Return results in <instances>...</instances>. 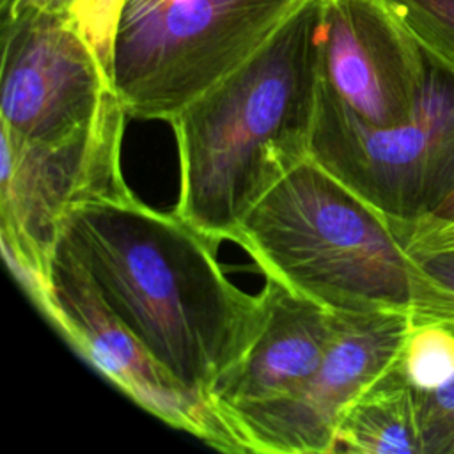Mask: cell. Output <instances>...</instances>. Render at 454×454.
I'll return each mask as SVG.
<instances>
[{"instance_id": "2", "label": "cell", "mask_w": 454, "mask_h": 454, "mask_svg": "<svg viewBox=\"0 0 454 454\" xmlns=\"http://www.w3.org/2000/svg\"><path fill=\"white\" fill-rule=\"evenodd\" d=\"M319 98V5L305 0L241 66L168 122L179 160L176 213L215 241L310 158Z\"/></svg>"}, {"instance_id": "7", "label": "cell", "mask_w": 454, "mask_h": 454, "mask_svg": "<svg viewBox=\"0 0 454 454\" xmlns=\"http://www.w3.org/2000/svg\"><path fill=\"white\" fill-rule=\"evenodd\" d=\"M337 314V330L321 364L294 390L271 401L220 411L238 452H333L335 433L349 404L395 367L411 314Z\"/></svg>"}, {"instance_id": "18", "label": "cell", "mask_w": 454, "mask_h": 454, "mask_svg": "<svg viewBox=\"0 0 454 454\" xmlns=\"http://www.w3.org/2000/svg\"><path fill=\"white\" fill-rule=\"evenodd\" d=\"M422 264L429 273H433L436 278H440L443 284L454 289V254L438 255L424 261Z\"/></svg>"}, {"instance_id": "12", "label": "cell", "mask_w": 454, "mask_h": 454, "mask_svg": "<svg viewBox=\"0 0 454 454\" xmlns=\"http://www.w3.org/2000/svg\"><path fill=\"white\" fill-rule=\"evenodd\" d=\"M333 452L424 454L417 395L395 367L349 404Z\"/></svg>"}, {"instance_id": "17", "label": "cell", "mask_w": 454, "mask_h": 454, "mask_svg": "<svg viewBox=\"0 0 454 454\" xmlns=\"http://www.w3.org/2000/svg\"><path fill=\"white\" fill-rule=\"evenodd\" d=\"M172 2H176V0H124L122 12L119 18V27L140 21L142 18L163 9L165 5L172 4Z\"/></svg>"}, {"instance_id": "8", "label": "cell", "mask_w": 454, "mask_h": 454, "mask_svg": "<svg viewBox=\"0 0 454 454\" xmlns=\"http://www.w3.org/2000/svg\"><path fill=\"white\" fill-rule=\"evenodd\" d=\"M114 89L71 12L16 4L2 16L0 129L59 140L90 122Z\"/></svg>"}, {"instance_id": "14", "label": "cell", "mask_w": 454, "mask_h": 454, "mask_svg": "<svg viewBox=\"0 0 454 454\" xmlns=\"http://www.w3.org/2000/svg\"><path fill=\"white\" fill-rule=\"evenodd\" d=\"M424 55L454 76V0H387Z\"/></svg>"}, {"instance_id": "4", "label": "cell", "mask_w": 454, "mask_h": 454, "mask_svg": "<svg viewBox=\"0 0 454 454\" xmlns=\"http://www.w3.org/2000/svg\"><path fill=\"white\" fill-rule=\"evenodd\" d=\"M305 0H176L117 28L112 85L129 117L170 121L252 57Z\"/></svg>"}, {"instance_id": "11", "label": "cell", "mask_w": 454, "mask_h": 454, "mask_svg": "<svg viewBox=\"0 0 454 454\" xmlns=\"http://www.w3.org/2000/svg\"><path fill=\"white\" fill-rule=\"evenodd\" d=\"M266 323L247 353L209 392V404L229 411L277 399L294 390L321 364L339 314L266 277L261 289Z\"/></svg>"}, {"instance_id": "15", "label": "cell", "mask_w": 454, "mask_h": 454, "mask_svg": "<svg viewBox=\"0 0 454 454\" xmlns=\"http://www.w3.org/2000/svg\"><path fill=\"white\" fill-rule=\"evenodd\" d=\"M392 231L403 248L420 262L454 254V188L436 206Z\"/></svg>"}, {"instance_id": "6", "label": "cell", "mask_w": 454, "mask_h": 454, "mask_svg": "<svg viewBox=\"0 0 454 454\" xmlns=\"http://www.w3.org/2000/svg\"><path fill=\"white\" fill-rule=\"evenodd\" d=\"M427 64L413 115L383 128L356 119L319 82L310 156L390 229L415 220L454 188V76Z\"/></svg>"}, {"instance_id": "10", "label": "cell", "mask_w": 454, "mask_h": 454, "mask_svg": "<svg viewBox=\"0 0 454 454\" xmlns=\"http://www.w3.org/2000/svg\"><path fill=\"white\" fill-rule=\"evenodd\" d=\"M319 82L371 126L408 121L422 96L427 59L387 0H317Z\"/></svg>"}, {"instance_id": "3", "label": "cell", "mask_w": 454, "mask_h": 454, "mask_svg": "<svg viewBox=\"0 0 454 454\" xmlns=\"http://www.w3.org/2000/svg\"><path fill=\"white\" fill-rule=\"evenodd\" d=\"M232 241L264 277L335 312L454 314V289L312 156L247 213Z\"/></svg>"}, {"instance_id": "9", "label": "cell", "mask_w": 454, "mask_h": 454, "mask_svg": "<svg viewBox=\"0 0 454 454\" xmlns=\"http://www.w3.org/2000/svg\"><path fill=\"white\" fill-rule=\"evenodd\" d=\"M34 303L92 367L145 411L215 449L238 452L218 411L188 392L149 353L105 303L87 271L57 245L46 287Z\"/></svg>"}, {"instance_id": "13", "label": "cell", "mask_w": 454, "mask_h": 454, "mask_svg": "<svg viewBox=\"0 0 454 454\" xmlns=\"http://www.w3.org/2000/svg\"><path fill=\"white\" fill-rule=\"evenodd\" d=\"M413 390H433L454 376V314L410 316L395 364Z\"/></svg>"}, {"instance_id": "1", "label": "cell", "mask_w": 454, "mask_h": 454, "mask_svg": "<svg viewBox=\"0 0 454 454\" xmlns=\"http://www.w3.org/2000/svg\"><path fill=\"white\" fill-rule=\"evenodd\" d=\"M55 245L149 353L204 401L266 323L262 293L248 294L227 278L215 241L135 195L73 207Z\"/></svg>"}, {"instance_id": "5", "label": "cell", "mask_w": 454, "mask_h": 454, "mask_svg": "<svg viewBox=\"0 0 454 454\" xmlns=\"http://www.w3.org/2000/svg\"><path fill=\"white\" fill-rule=\"evenodd\" d=\"M128 112L112 89L99 114L50 142L2 131L0 232L9 271L34 300L48 282L60 222L76 206L131 197L121 145Z\"/></svg>"}, {"instance_id": "16", "label": "cell", "mask_w": 454, "mask_h": 454, "mask_svg": "<svg viewBox=\"0 0 454 454\" xmlns=\"http://www.w3.org/2000/svg\"><path fill=\"white\" fill-rule=\"evenodd\" d=\"M424 454H454V376L433 388L415 390Z\"/></svg>"}, {"instance_id": "19", "label": "cell", "mask_w": 454, "mask_h": 454, "mask_svg": "<svg viewBox=\"0 0 454 454\" xmlns=\"http://www.w3.org/2000/svg\"><path fill=\"white\" fill-rule=\"evenodd\" d=\"M16 2H18V0H0V12H2V16L7 14V12L12 9V5H14Z\"/></svg>"}]
</instances>
